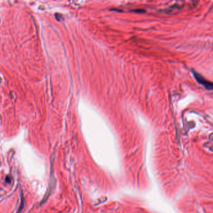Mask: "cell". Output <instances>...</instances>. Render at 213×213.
Returning <instances> with one entry per match:
<instances>
[{
  "label": "cell",
  "mask_w": 213,
  "mask_h": 213,
  "mask_svg": "<svg viewBox=\"0 0 213 213\" xmlns=\"http://www.w3.org/2000/svg\"><path fill=\"white\" fill-rule=\"evenodd\" d=\"M181 7L182 6H180L179 4H174V5L170 6V7L166 10V11H167L168 13H173L175 11H178L179 9H181Z\"/></svg>",
  "instance_id": "7a4b0ae2"
},
{
  "label": "cell",
  "mask_w": 213,
  "mask_h": 213,
  "mask_svg": "<svg viewBox=\"0 0 213 213\" xmlns=\"http://www.w3.org/2000/svg\"><path fill=\"white\" fill-rule=\"evenodd\" d=\"M209 139H210V140L212 141H213V133L211 134L210 136H209Z\"/></svg>",
  "instance_id": "3957f363"
},
{
  "label": "cell",
  "mask_w": 213,
  "mask_h": 213,
  "mask_svg": "<svg viewBox=\"0 0 213 213\" xmlns=\"http://www.w3.org/2000/svg\"><path fill=\"white\" fill-rule=\"evenodd\" d=\"M193 76L196 79L197 82L199 83L200 84L203 85L208 90H213V83L211 81H208L201 74L196 72L194 70H192Z\"/></svg>",
  "instance_id": "6da1fadb"
}]
</instances>
